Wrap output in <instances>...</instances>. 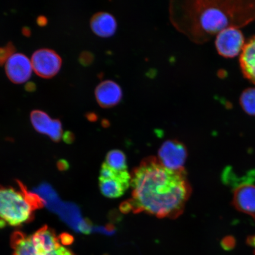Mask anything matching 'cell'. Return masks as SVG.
<instances>
[{"instance_id": "obj_1", "label": "cell", "mask_w": 255, "mask_h": 255, "mask_svg": "<svg viewBox=\"0 0 255 255\" xmlns=\"http://www.w3.org/2000/svg\"><path fill=\"white\" fill-rule=\"evenodd\" d=\"M130 186L133 209L158 218L179 216L191 191L184 170H168L154 158L146 159L133 171Z\"/></svg>"}, {"instance_id": "obj_2", "label": "cell", "mask_w": 255, "mask_h": 255, "mask_svg": "<svg viewBox=\"0 0 255 255\" xmlns=\"http://www.w3.org/2000/svg\"><path fill=\"white\" fill-rule=\"evenodd\" d=\"M178 27L197 42L223 30L240 28L255 20V0L184 2Z\"/></svg>"}, {"instance_id": "obj_3", "label": "cell", "mask_w": 255, "mask_h": 255, "mask_svg": "<svg viewBox=\"0 0 255 255\" xmlns=\"http://www.w3.org/2000/svg\"><path fill=\"white\" fill-rule=\"evenodd\" d=\"M17 182L20 190L0 185V228L33 221L34 211L44 206L39 195L28 191L20 181Z\"/></svg>"}, {"instance_id": "obj_4", "label": "cell", "mask_w": 255, "mask_h": 255, "mask_svg": "<svg viewBox=\"0 0 255 255\" xmlns=\"http://www.w3.org/2000/svg\"><path fill=\"white\" fill-rule=\"evenodd\" d=\"M47 208L57 213L64 222L76 232L89 234L93 231V226L87 219H83L79 207L71 203H65L57 197L48 203Z\"/></svg>"}, {"instance_id": "obj_5", "label": "cell", "mask_w": 255, "mask_h": 255, "mask_svg": "<svg viewBox=\"0 0 255 255\" xmlns=\"http://www.w3.org/2000/svg\"><path fill=\"white\" fill-rule=\"evenodd\" d=\"M255 171L250 172L248 177L237 180L233 194L232 204L238 211L245 213L255 221V184L253 183Z\"/></svg>"}, {"instance_id": "obj_6", "label": "cell", "mask_w": 255, "mask_h": 255, "mask_svg": "<svg viewBox=\"0 0 255 255\" xmlns=\"http://www.w3.org/2000/svg\"><path fill=\"white\" fill-rule=\"evenodd\" d=\"M31 62L36 74L46 79L55 76L59 72L62 64L59 54L47 48L35 51L32 55Z\"/></svg>"}, {"instance_id": "obj_7", "label": "cell", "mask_w": 255, "mask_h": 255, "mask_svg": "<svg viewBox=\"0 0 255 255\" xmlns=\"http://www.w3.org/2000/svg\"><path fill=\"white\" fill-rule=\"evenodd\" d=\"M245 43L243 33L239 28H227L216 35V50L220 55L226 58L238 56L242 52Z\"/></svg>"}, {"instance_id": "obj_8", "label": "cell", "mask_w": 255, "mask_h": 255, "mask_svg": "<svg viewBox=\"0 0 255 255\" xmlns=\"http://www.w3.org/2000/svg\"><path fill=\"white\" fill-rule=\"evenodd\" d=\"M187 156L186 147L175 140H168L161 146L158 151L159 162L168 170H183Z\"/></svg>"}, {"instance_id": "obj_9", "label": "cell", "mask_w": 255, "mask_h": 255, "mask_svg": "<svg viewBox=\"0 0 255 255\" xmlns=\"http://www.w3.org/2000/svg\"><path fill=\"white\" fill-rule=\"evenodd\" d=\"M32 125L38 132L49 136L54 142H59L62 136V125L58 119H52L45 112L39 110L30 113Z\"/></svg>"}, {"instance_id": "obj_10", "label": "cell", "mask_w": 255, "mask_h": 255, "mask_svg": "<svg viewBox=\"0 0 255 255\" xmlns=\"http://www.w3.org/2000/svg\"><path fill=\"white\" fill-rule=\"evenodd\" d=\"M31 62L27 56L21 53H15L5 63L6 75L12 82L16 84L26 82L32 73Z\"/></svg>"}, {"instance_id": "obj_11", "label": "cell", "mask_w": 255, "mask_h": 255, "mask_svg": "<svg viewBox=\"0 0 255 255\" xmlns=\"http://www.w3.org/2000/svg\"><path fill=\"white\" fill-rule=\"evenodd\" d=\"M130 181L131 175L128 170H116L110 178L100 180L101 192L108 198H119L128 189Z\"/></svg>"}, {"instance_id": "obj_12", "label": "cell", "mask_w": 255, "mask_h": 255, "mask_svg": "<svg viewBox=\"0 0 255 255\" xmlns=\"http://www.w3.org/2000/svg\"><path fill=\"white\" fill-rule=\"evenodd\" d=\"M96 100L100 107L110 108L122 101L123 89L117 82L111 80L101 82L95 88Z\"/></svg>"}, {"instance_id": "obj_13", "label": "cell", "mask_w": 255, "mask_h": 255, "mask_svg": "<svg viewBox=\"0 0 255 255\" xmlns=\"http://www.w3.org/2000/svg\"><path fill=\"white\" fill-rule=\"evenodd\" d=\"M91 28L97 36L103 38L113 36L116 33L118 24L116 18L109 12L101 11L92 16Z\"/></svg>"}, {"instance_id": "obj_14", "label": "cell", "mask_w": 255, "mask_h": 255, "mask_svg": "<svg viewBox=\"0 0 255 255\" xmlns=\"http://www.w3.org/2000/svg\"><path fill=\"white\" fill-rule=\"evenodd\" d=\"M239 62L245 77L255 85V36L245 43Z\"/></svg>"}, {"instance_id": "obj_15", "label": "cell", "mask_w": 255, "mask_h": 255, "mask_svg": "<svg viewBox=\"0 0 255 255\" xmlns=\"http://www.w3.org/2000/svg\"><path fill=\"white\" fill-rule=\"evenodd\" d=\"M11 247L13 250L12 255H38L32 243L31 236L15 231L11 236Z\"/></svg>"}, {"instance_id": "obj_16", "label": "cell", "mask_w": 255, "mask_h": 255, "mask_svg": "<svg viewBox=\"0 0 255 255\" xmlns=\"http://www.w3.org/2000/svg\"><path fill=\"white\" fill-rule=\"evenodd\" d=\"M105 164L116 171L127 170V158L123 151L114 149L108 153Z\"/></svg>"}, {"instance_id": "obj_17", "label": "cell", "mask_w": 255, "mask_h": 255, "mask_svg": "<svg viewBox=\"0 0 255 255\" xmlns=\"http://www.w3.org/2000/svg\"><path fill=\"white\" fill-rule=\"evenodd\" d=\"M240 103L245 113L255 116V88H248L242 92Z\"/></svg>"}, {"instance_id": "obj_18", "label": "cell", "mask_w": 255, "mask_h": 255, "mask_svg": "<svg viewBox=\"0 0 255 255\" xmlns=\"http://www.w3.org/2000/svg\"><path fill=\"white\" fill-rule=\"evenodd\" d=\"M16 48L11 41H9L5 46L0 47V66L7 62L12 55L15 53Z\"/></svg>"}, {"instance_id": "obj_19", "label": "cell", "mask_w": 255, "mask_h": 255, "mask_svg": "<svg viewBox=\"0 0 255 255\" xmlns=\"http://www.w3.org/2000/svg\"><path fill=\"white\" fill-rule=\"evenodd\" d=\"M95 55L93 53L89 51H83L80 53L79 56V62L84 66H89L92 65L94 62Z\"/></svg>"}, {"instance_id": "obj_20", "label": "cell", "mask_w": 255, "mask_h": 255, "mask_svg": "<svg viewBox=\"0 0 255 255\" xmlns=\"http://www.w3.org/2000/svg\"><path fill=\"white\" fill-rule=\"evenodd\" d=\"M236 242L235 239L231 237H226L223 239L222 247L225 250L229 251L232 250L235 246Z\"/></svg>"}, {"instance_id": "obj_21", "label": "cell", "mask_w": 255, "mask_h": 255, "mask_svg": "<svg viewBox=\"0 0 255 255\" xmlns=\"http://www.w3.org/2000/svg\"><path fill=\"white\" fill-rule=\"evenodd\" d=\"M59 239L60 242H61L62 245H65V246L71 245L73 241H74V239H73L71 235L65 234V233L60 235Z\"/></svg>"}, {"instance_id": "obj_22", "label": "cell", "mask_w": 255, "mask_h": 255, "mask_svg": "<svg viewBox=\"0 0 255 255\" xmlns=\"http://www.w3.org/2000/svg\"><path fill=\"white\" fill-rule=\"evenodd\" d=\"M64 141L66 143H71L75 139V136L73 133L70 131H67L64 133L63 136Z\"/></svg>"}, {"instance_id": "obj_23", "label": "cell", "mask_w": 255, "mask_h": 255, "mask_svg": "<svg viewBox=\"0 0 255 255\" xmlns=\"http://www.w3.org/2000/svg\"><path fill=\"white\" fill-rule=\"evenodd\" d=\"M36 22L37 24L39 25V26L43 27L47 25L48 23V20L45 16L40 15L37 18Z\"/></svg>"}, {"instance_id": "obj_24", "label": "cell", "mask_w": 255, "mask_h": 255, "mask_svg": "<svg viewBox=\"0 0 255 255\" xmlns=\"http://www.w3.org/2000/svg\"><path fill=\"white\" fill-rule=\"evenodd\" d=\"M24 88L28 92H33L36 90V85L33 82H28L25 84Z\"/></svg>"}, {"instance_id": "obj_25", "label": "cell", "mask_w": 255, "mask_h": 255, "mask_svg": "<svg viewBox=\"0 0 255 255\" xmlns=\"http://www.w3.org/2000/svg\"><path fill=\"white\" fill-rule=\"evenodd\" d=\"M85 117L91 122H95L98 119V115L94 112H89V113L85 114Z\"/></svg>"}, {"instance_id": "obj_26", "label": "cell", "mask_w": 255, "mask_h": 255, "mask_svg": "<svg viewBox=\"0 0 255 255\" xmlns=\"http://www.w3.org/2000/svg\"><path fill=\"white\" fill-rule=\"evenodd\" d=\"M58 167L60 170H66L69 167L68 162L65 160H61L58 162Z\"/></svg>"}, {"instance_id": "obj_27", "label": "cell", "mask_w": 255, "mask_h": 255, "mask_svg": "<svg viewBox=\"0 0 255 255\" xmlns=\"http://www.w3.org/2000/svg\"><path fill=\"white\" fill-rule=\"evenodd\" d=\"M247 244L250 245V246L254 248L255 255V235L251 236V237L248 238Z\"/></svg>"}, {"instance_id": "obj_28", "label": "cell", "mask_w": 255, "mask_h": 255, "mask_svg": "<svg viewBox=\"0 0 255 255\" xmlns=\"http://www.w3.org/2000/svg\"><path fill=\"white\" fill-rule=\"evenodd\" d=\"M21 32L25 37H30L31 36V31L30 27L24 26L22 28Z\"/></svg>"}, {"instance_id": "obj_29", "label": "cell", "mask_w": 255, "mask_h": 255, "mask_svg": "<svg viewBox=\"0 0 255 255\" xmlns=\"http://www.w3.org/2000/svg\"><path fill=\"white\" fill-rule=\"evenodd\" d=\"M102 124H103L104 127H108L109 126V121L107 120H103L102 121Z\"/></svg>"}, {"instance_id": "obj_30", "label": "cell", "mask_w": 255, "mask_h": 255, "mask_svg": "<svg viewBox=\"0 0 255 255\" xmlns=\"http://www.w3.org/2000/svg\"></svg>"}]
</instances>
